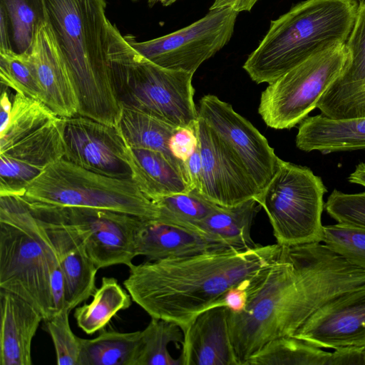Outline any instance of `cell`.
<instances>
[{
    "label": "cell",
    "instance_id": "7c38bea8",
    "mask_svg": "<svg viewBox=\"0 0 365 365\" xmlns=\"http://www.w3.org/2000/svg\"><path fill=\"white\" fill-rule=\"evenodd\" d=\"M202 118L230 147L246 169L259 192L277 171L280 158L266 138L232 106L214 95H205L199 102Z\"/></svg>",
    "mask_w": 365,
    "mask_h": 365
},
{
    "label": "cell",
    "instance_id": "bcb514c9",
    "mask_svg": "<svg viewBox=\"0 0 365 365\" xmlns=\"http://www.w3.org/2000/svg\"><path fill=\"white\" fill-rule=\"evenodd\" d=\"M356 1H364V0H356Z\"/></svg>",
    "mask_w": 365,
    "mask_h": 365
},
{
    "label": "cell",
    "instance_id": "d6986e66",
    "mask_svg": "<svg viewBox=\"0 0 365 365\" xmlns=\"http://www.w3.org/2000/svg\"><path fill=\"white\" fill-rule=\"evenodd\" d=\"M29 53L41 89V102L58 116L78 115V100L69 72L48 19L38 26Z\"/></svg>",
    "mask_w": 365,
    "mask_h": 365
},
{
    "label": "cell",
    "instance_id": "4dcf8cb0",
    "mask_svg": "<svg viewBox=\"0 0 365 365\" xmlns=\"http://www.w3.org/2000/svg\"><path fill=\"white\" fill-rule=\"evenodd\" d=\"M158 219L195 230V227L219 206L195 190L163 197L155 200Z\"/></svg>",
    "mask_w": 365,
    "mask_h": 365
},
{
    "label": "cell",
    "instance_id": "f35d334b",
    "mask_svg": "<svg viewBox=\"0 0 365 365\" xmlns=\"http://www.w3.org/2000/svg\"><path fill=\"white\" fill-rule=\"evenodd\" d=\"M365 364V347H344L334 349L329 365Z\"/></svg>",
    "mask_w": 365,
    "mask_h": 365
},
{
    "label": "cell",
    "instance_id": "f1b7e54d",
    "mask_svg": "<svg viewBox=\"0 0 365 365\" xmlns=\"http://www.w3.org/2000/svg\"><path fill=\"white\" fill-rule=\"evenodd\" d=\"M331 352L293 336L266 344L245 365H329Z\"/></svg>",
    "mask_w": 365,
    "mask_h": 365
},
{
    "label": "cell",
    "instance_id": "836d02e7",
    "mask_svg": "<svg viewBox=\"0 0 365 365\" xmlns=\"http://www.w3.org/2000/svg\"><path fill=\"white\" fill-rule=\"evenodd\" d=\"M324 245L351 264L365 269V227L344 223L323 227Z\"/></svg>",
    "mask_w": 365,
    "mask_h": 365
},
{
    "label": "cell",
    "instance_id": "4fadbf2b",
    "mask_svg": "<svg viewBox=\"0 0 365 365\" xmlns=\"http://www.w3.org/2000/svg\"><path fill=\"white\" fill-rule=\"evenodd\" d=\"M63 158L96 173L132 180L128 145L115 126L76 115L66 118Z\"/></svg>",
    "mask_w": 365,
    "mask_h": 365
},
{
    "label": "cell",
    "instance_id": "8d00e7d4",
    "mask_svg": "<svg viewBox=\"0 0 365 365\" xmlns=\"http://www.w3.org/2000/svg\"><path fill=\"white\" fill-rule=\"evenodd\" d=\"M198 146L199 140L196 126L177 127L168 140V149L170 154L184 165Z\"/></svg>",
    "mask_w": 365,
    "mask_h": 365
},
{
    "label": "cell",
    "instance_id": "7402d4cb",
    "mask_svg": "<svg viewBox=\"0 0 365 365\" xmlns=\"http://www.w3.org/2000/svg\"><path fill=\"white\" fill-rule=\"evenodd\" d=\"M0 364L31 365V344L41 314L18 295L0 289Z\"/></svg>",
    "mask_w": 365,
    "mask_h": 365
},
{
    "label": "cell",
    "instance_id": "74e56055",
    "mask_svg": "<svg viewBox=\"0 0 365 365\" xmlns=\"http://www.w3.org/2000/svg\"><path fill=\"white\" fill-rule=\"evenodd\" d=\"M255 277L247 279L230 288L224 294L217 306H225L234 312L242 311L247 304L252 282Z\"/></svg>",
    "mask_w": 365,
    "mask_h": 365
},
{
    "label": "cell",
    "instance_id": "3957f363",
    "mask_svg": "<svg viewBox=\"0 0 365 365\" xmlns=\"http://www.w3.org/2000/svg\"><path fill=\"white\" fill-rule=\"evenodd\" d=\"M78 100V115L115 126L122 106L107 57L106 0H43Z\"/></svg>",
    "mask_w": 365,
    "mask_h": 365
},
{
    "label": "cell",
    "instance_id": "83f0119b",
    "mask_svg": "<svg viewBox=\"0 0 365 365\" xmlns=\"http://www.w3.org/2000/svg\"><path fill=\"white\" fill-rule=\"evenodd\" d=\"M132 298L114 277H103L93 299L75 309L73 317L78 327L87 334L101 331L120 311L129 308Z\"/></svg>",
    "mask_w": 365,
    "mask_h": 365
},
{
    "label": "cell",
    "instance_id": "484cf974",
    "mask_svg": "<svg viewBox=\"0 0 365 365\" xmlns=\"http://www.w3.org/2000/svg\"><path fill=\"white\" fill-rule=\"evenodd\" d=\"M116 128L129 147L160 152L186 175L185 166L168 149L169 138L177 127L143 112L122 107Z\"/></svg>",
    "mask_w": 365,
    "mask_h": 365
},
{
    "label": "cell",
    "instance_id": "f6af8a7d",
    "mask_svg": "<svg viewBox=\"0 0 365 365\" xmlns=\"http://www.w3.org/2000/svg\"><path fill=\"white\" fill-rule=\"evenodd\" d=\"M178 0H147L150 7L153 6L157 3H160L164 6H170Z\"/></svg>",
    "mask_w": 365,
    "mask_h": 365
},
{
    "label": "cell",
    "instance_id": "7a4b0ae2",
    "mask_svg": "<svg viewBox=\"0 0 365 365\" xmlns=\"http://www.w3.org/2000/svg\"><path fill=\"white\" fill-rule=\"evenodd\" d=\"M281 248L277 243L258 245L133 264L123 285L151 318L175 323L182 330L199 314L217 306L230 288L272 264Z\"/></svg>",
    "mask_w": 365,
    "mask_h": 365
},
{
    "label": "cell",
    "instance_id": "d6a6232c",
    "mask_svg": "<svg viewBox=\"0 0 365 365\" xmlns=\"http://www.w3.org/2000/svg\"><path fill=\"white\" fill-rule=\"evenodd\" d=\"M0 79L2 86L41 101L42 92L29 52L0 50Z\"/></svg>",
    "mask_w": 365,
    "mask_h": 365
},
{
    "label": "cell",
    "instance_id": "30bf717a",
    "mask_svg": "<svg viewBox=\"0 0 365 365\" xmlns=\"http://www.w3.org/2000/svg\"><path fill=\"white\" fill-rule=\"evenodd\" d=\"M238 12L230 7L214 8L190 25L145 41L124 36L140 54L165 68L195 73L206 60L232 38Z\"/></svg>",
    "mask_w": 365,
    "mask_h": 365
},
{
    "label": "cell",
    "instance_id": "e0dca14e",
    "mask_svg": "<svg viewBox=\"0 0 365 365\" xmlns=\"http://www.w3.org/2000/svg\"><path fill=\"white\" fill-rule=\"evenodd\" d=\"M25 201L54 250L64 279L66 306L72 311L93 294L98 269L67 225L38 203Z\"/></svg>",
    "mask_w": 365,
    "mask_h": 365
},
{
    "label": "cell",
    "instance_id": "60d3db41",
    "mask_svg": "<svg viewBox=\"0 0 365 365\" xmlns=\"http://www.w3.org/2000/svg\"><path fill=\"white\" fill-rule=\"evenodd\" d=\"M258 0H215L210 9L230 7L240 13L250 11Z\"/></svg>",
    "mask_w": 365,
    "mask_h": 365
},
{
    "label": "cell",
    "instance_id": "7bdbcfd3",
    "mask_svg": "<svg viewBox=\"0 0 365 365\" xmlns=\"http://www.w3.org/2000/svg\"><path fill=\"white\" fill-rule=\"evenodd\" d=\"M9 20L6 10L0 4V50L13 49L9 34Z\"/></svg>",
    "mask_w": 365,
    "mask_h": 365
},
{
    "label": "cell",
    "instance_id": "6da1fadb",
    "mask_svg": "<svg viewBox=\"0 0 365 365\" xmlns=\"http://www.w3.org/2000/svg\"><path fill=\"white\" fill-rule=\"evenodd\" d=\"M365 283V269L324 244L282 246L278 257L253 279L245 307L230 310L238 365L268 342L292 336L319 308Z\"/></svg>",
    "mask_w": 365,
    "mask_h": 365
},
{
    "label": "cell",
    "instance_id": "52a82bcc",
    "mask_svg": "<svg viewBox=\"0 0 365 365\" xmlns=\"http://www.w3.org/2000/svg\"><path fill=\"white\" fill-rule=\"evenodd\" d=\"M25 200L63 207L109 210L157 218V205L132 180L94 173L62 158L47 167L26 188Z\"/></svg>",
    "mask_w": 365,
    "mask_h": 365
},
{
    "label": "cell",
    "instance_id": "e575fe53",
    "mask_svg": "<svg viewBox=\"0 0 365 365\" xmlns=\"http://www.w3.org/2000/svg\"><path fill=\"white\" fill-rule=\"evenodd\" d=\"M71 310L65 306L44 321L52 339L58 365H78L81 338L72 331L69 323Z\"/></svg>",
    "mask_w": 365,
    "mask_h": 365
},
{
    "label": "cell",
    "instance_id": "8fae6325",
    "mask_svg": "<svg viewBox=\"0 0 365 365\" xmlns=\"http://www.w3.org/2000/svg\"><path fill=\"white\" fill-rule=\"evenodd\" d=\"M36 203L67 225L98 269L133 264L137 257L135 239L142 217L104 209Z\"/></svg>",
    "mask_w": 365,
    "mask_h": 365
},
{
    "label": "cell",
    "instance_id": "603a6c76",
    "mask_svg": "<svg viewBox=\"0 0 365 365\" xmlns=\"http://www.w3.org/2000/svg\"><path fill=\"white\" fill-rule=\"evenodd\" d=\"M296 145L302 151L324 154L365 149V117H307L299 127Z\"/></svg>",
    "mask_w": 365,
    "mask_h": 365
},
{
    "label": "cell",
    "instance_id": "4316f807",
    "mask_svg": "<svg viewBox=\"0 0 365 365\" xmlns=\"http://www.w3.org/2000/svg\"><path fill=\"white\" fill-rule=\"evenodd\" d=\"M140 335L103 330L96 338H81L78 365H135Z\"/></svg>",
    "mask_w": 365,
    "mask_h": 365
},
{
    "label": "cell",
    "instance_id": "277c9868",
    "mask_svg": "<svg viewBox=\"0 0 365 365\" xmlns=\"http://www.w3.org/2000/svg\"><path fill=\"white\" fill-rule=\"evenodd\" d=\"M0 289L34 307L43 322L65 306V284L50 240L27 202L0 196Z\"/></svg>",
    "mask_w": 365,
    "mask_h": 365
},
{
    "label": "cell",
    "instance_id": "9a60e30c",
    "mask_svg": "<svg viewBox=\"0 0 365 365\" xmlns=\"http://www.w3.org/2000/svg\"><path fill=\"white\" fill-rule=\"evenodd\" d=\"M196 130L202 160L200 193L225 207L255 198L259 190L254 180L230 147L200 116Z\"/></svg>",
    "mask_w": 365,
    "mask_h": 365
},
{
    "label": "cell",
    "instance_id": "b9f144b4",
    "mask_svg": "<svg viewBox=\"0 0 365 365\" xmlns=\"http://www.w3.org/2000/svg\"><path fill=\"white\" fill-rule=\"evenodd\" d=\"M6 88L5 86V88L2 89L1 96L0 133H2L6 128L12 108V101L10 100Z\"/></svg>",
    "mask_w": 365,
    "mask_h": 365
},
{
    "label": "cell",
    "instance_id": "cb8c5ba5",
    "mask_svg": "<svg viewBox=\"0 0 365 365\" xmlns=\"http://www.w3.org/2000/svg\"><path fill=\"white\" fill-rule=\"evenodd\" d=\"M128 159L132 180L153 202L191 190L184 172L160 152L128 146Z\"/></svg>",
    "mask_w": 365,
    "mask_h": 365
},
{
    "label": "cell",
    "instance_id": "d590c367",
    "mask_svg": "<svg viewBox=\"0 0 365 365\" xmlns=\"http://www.w3.org/2000/svg\"><path fill=\"white\" fill-rule=\"evenodd\" d=\"M324 208L338 223L365 227V191L349 194L334 190L328 197Z\"/></svg>",
    "mask_w": 365,
    "mask_h": 365
},
{
    "label": "cell",
    "instance_id": "ac0fdd59",
    "mask_svg": "<svg viewBox=\"0 0 365 365\" xmlns=\"http://www.w3.org/2000/svg\"><path fill=\"white\" fill-rule=\"evenodd\" d=\"M346 46L347 65L317 105L321 114L331 118L365 117V0L359 1Z\"/></svg>",
    "mask_w": 365,
    "mask_h": 365
},
{
    "label": "cell",
    "instance_id": "1f68e13d",
    "mask_svg": "<svg viewBox=\"0 0 365 365\" xmlns=\"http://www.w3.org/2000/svg\"><path fill=\"white\" fill-rule=\"evenodd\" d=\"M8 15L19 53L29 52L38 26L47 20L43 0H0Z\"/></svg>",
    "mask_w": 365,
    "mask_h": 365
},
{
    "label": "cell",
    "instance_id": "f546056e",
    "mask_svg": "<svg viewBox=\"0 0 365 365\" xmlns=\"http://www.w3.org/2000/svg\"><path fill=\"white\" fill-rule=\"evenodd\" d=\"M183 332L176 324L158 318H151L141 331L135 365H179L180 359H173L168 351L170 343H180Z\"/></svg>",
    "mask_w": 365,
    "mask_h": 365
},
{
    "label": "cell",
    "instance_id": "5b68a950",
    "mask_svg": "<svg viewBox=\"0 0 365 365\" xmlns=\"http://www.w3.org/2000/svg\"><path fill=\"white\" fill-rule=\"evenodd\" d=\"M359 4L356 0H305L272 20L243 65L257 83H271L316 53L346 43Z\"/></svg>",
    "mask_w": 365,
    "mask_h": 365
},
{
    "label": "cell",
    "instance_id": "ffe728a7",
    "mask_svg": "<svg viewBox=\"0 0 365 365\" xmlns=\"http://www.w3.org/2000/svg\"><path fill=\"white\" fill-rule=\"evenodd\" d=\"M225 306L210 307L182 329L181 365H238L232 345Z\"/></svg>",
    "mask_w": 365,
    "mask_h": 365
},
{
    "label": "cell",
    "instance_id": "5bb4252c",
    "mask_svg": "<svg viewBox=\"0 0 365 365\" xmlns=\"http://www.w3.org/2000/svg\"><path fill=\"white\" fill-rule=\"evenodd\" d=\"M65 119L56 116L0 148V196H23L34 179L63 158Z\"/></svg>",
    "mask_w": 365,
    "mask_h": 365
},
{
    "label": "cell",
    "instance_id": "ee69618b",
    "mask_svg": "<svg viewBox=\"0 0 365 365\" xmlns=\"http://www.w3.org/2000/svg\"><path fill=\"white\" fill-rule=\"evenodd\" d=\"M348 181L365 187V163H359L348 177Z\"/></svg>",
    "mask_w": 365,
    "mask_h": 365
},
{
    "label": "cell",
    "instance_id": "d4e9b609",
    "mask_svg": "<svg viewBox=\"0 0 365 365\" xmlns=\"http://www.w3.org/2000/svg\"><path fill=\"white\" fill-rule=\"evenodd\" d=\"M261 205L255 198L232 207L219 205L195 227V230L237 250L257 247L251 228Z\"/></svg>",
    "mask_w": 365,
    "mask_h": 365
},
{
    "label": "cell",
    "instance_id": "8992f818",
    "mask_svg": "<svg viewBox=\"0 0 365 365\" xmlns=\"http://www.w3.org/2000/svg\"><path fill=\"white\" fill-rule=\"evenodd\" d=\"M107 57L115 94L122 107L175 127H195L193 73L161 67L145 58L110 20Z\"/></svg>",
    "mask_w": 365,
    "mask_h": 365
},
{
    "label": "cell",
    "instance_id": "ab89813d",
    "mask_svg": "<svg viewBox=\"0 0 365 365\" xmlns=\"http://www.w3.org/2000/svg\"><path fill=\"white\" fill-rule=\"evenodd\" d=\"M186 176L191 190L200 192L202 178V160L198 146L185 163Z\"/></svg>",
    "mask_w": 365,
    "mask_h": 365
},
{
    "label": "cell",
    "instance_id": "44dd1931",
    "mask_svg": "<svg viewBox=\"0 0 365 365\" xmlns=\"http://www.w3.org/2000/svg\"><path fill=\"white\" fill-rule=\"evenodd\" d=\"M229 248L232 247L194 230L158 218L142 217L135 239L137 256H144L148 261L184 257Z\"/></svg>",
    "mask_w": 365,
    "mask_h": 365
},
{
    "label": "cell",
    "instance_id": "ba28073f",
    "mask_svg": "<svg viewBox=\"0 0 365 365\" xmlns=\"http://www.w3.org/2000/svg\"><path fill=\"white\" fill-rule=\"evenodd\" d=\"M327 192L311 169L280 160L275 175L255 199L267 212L277 244L293 246L322 242Z\"/></svg>",
    "mask_w": 365,
    "mask_h": 365
},
{
    "label": "cell",
    "instance_id": "2e32d148",
    "mask_svg": "<svg viewBox=\"0 0 365 365\" xmlns=\"http://www.w3.org/2000/svg\"><path fill=\"white\" fill-rule=\"evenodd\" d=\"M292 336L322 349L365 347V283L324 304Z\"/></svg>",
    "mask_w": 365,
    "mask_h": 365
},
{
    "label": "cell",
    "instance_id": "9c48e42d",
    "mask_svg": "<svg viewBox=\"0 0 365 365\" xmlns=\"http://www.w3.org/2000/svg\"><path fill=\"white\" fill-rule=\"evenodd\" d=\"M348 61L346 43L336 44L316 53L269 83L261 94L258 108L265 124L282 130L301 123L317 108Z\"/></svg>",
    "mask_w": 365,
    "mask_h": 365
}]
</instances>
